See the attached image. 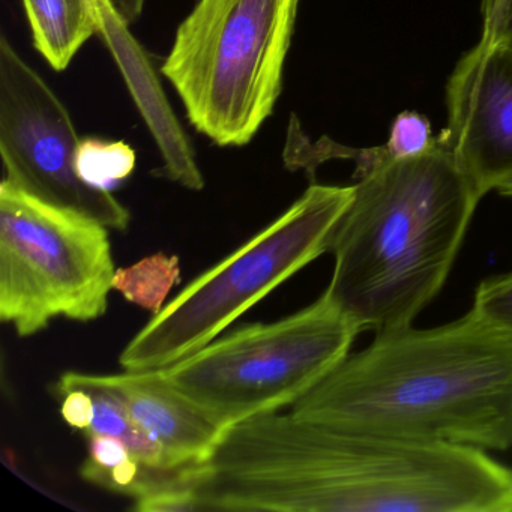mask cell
<instances>
[{"mask_svg": "<svg viewBox=\"0 0 512 512\" xmlns=\"http://www.w3.org/2000/svg\"><path fill=\"white\" fill-rule=\"evenodd\" d=\"M470 310L491 328L512 337V272L482 281Z\"/></svg>", "mask_w": 512, "mask_h": 512, "instance_id": "e0dca14e", "label": "cell"}, {"mask_svg": "<svg viewBox=\"0 0 512 512\" xmlns=\"http://www.w3.org/2000/svg\"><path fill=\"white\" fill-rule=\"evenodd\" d=\"M74 389H83L94 398V422L85 434L98 433L115 437L127 446L130 454L143 466L166 469L160 443L134 421L130 410L115 394L98 386L83 385Z\"/></svg>", "mask_w": 512, "mask_h": 512, "instance_id": "4fadbf2b", "label": "cell"}, {"mask_svg": "<svg viewBox=\"0 0 512 512\" xmlns=\"http://www.w3.org/2000/svg\"><path fill=\"white\" fill-rule=\"evenodd\" d=\"M116 268L109 227L0 185V320L20 338L56 317L94 322L109 308Z\"/></svg>", "mask_w": 512, "mask_h": 512, "instance_id": "52a82bcc", "label": "cell"}, {"mask_svg": "<svg viewBox=\"0 0 512 512\" xmlns=\"http://www.w3.org/2000/svg\"><path fill=\"white\" fill-rule=\"evenodd\" d=\"M86 437H88L89 457L82 467L106 472L136 460L127 446L115 437L98 433H89Z\"/></svg>", "mask_w": 512, "mask_h": 512, "instance_id": "d6986e66", "label": "cell"}, {"mask_svg": "<svg viewBox=\"0 0 512 512\" xmlns=\"http://www.w3.org/2000/svg\"><path fill=\"white\" fill-rule=\"evenodd\" d=\"M181 283V262L178 256L157 253L127 268L116 269L113 290L128 302L158 314L164 308L173 287Z\"/></svg>", "mask_w": 512, "mask_h": 512, "instance_id": "9a60e30c", "label": "cell"}, {"mask_svg": "<svg viewBox=\"0 0 512 512\" xmlns=\"http://www.w3.org/2000/svg\"><path fill=\"white\" fill-rule=\"evenodd\" d=\"M481 11V40L512 46V0H482Z\"/></svg>", "mask_w": 512, "mask_h": 512, "instance_id": "ffe728a7", "label": "cell"}, {"mask_svg": "<svg viewBox=\"0 0 512 512\" xmlns=\"http://www.w3.org/2000/svg\"><path fill=\"white\" fill-rule=\"evenodd\" d=\"M61 415L74 430L86 431L91 428L95 416L94 398L83 389H74L61 395Z\"/></svg>", "mask_w": 512, "mask_h": 512, "instance_id": "44dd1931", "label": "cell"}, {"mask_svg": "<svg viewBox=\"0 0 512 512\" xmlns=\"http://www.w3.org/2000/svg\"><path fill=\"white\" fill-rule=\"evenodd\" d=\"M197 511L512 512V467L470 446L268 413L191 472Z\"/></svg>", "mask_w": 512, "mask_h": 512, "instance_id": "6da1fadb", "label": "cell"}, {"mask_svg": "<svg viewBox=\"0 0 512 512\" xmlns=\"http://www.w3.org/2000/svg\"><path fill=\"white\" fill-rule=\"evenodd\" d=\"M35 49L53 70H67L83 46L98 35L95 0H23Z\"/></svg>", "mask_w": 512, "mask_h": 512, "instance_id": "7c38bea8", "label": "cell"}, {"mask_svg": "<svg viewBox=\"0 0 512 512\" xmlns=\"http://www.w3.org/2000/svg\"><path fill=\"white\" fill-rule=\"evenodd\" d=\"M301 0H197L161 73L188 121L221 148H242L277 106Z\"/></svg>", "mask_w": 512, "mask_h": 512, "instance_id": "277c9868", "label": "cell"}, {"mask_svg": "<svg viewBox=\"0 0 512 512\" xmlns=\"http://www.w3.org/2000/svg\"><path fill=\"white\" fill-rule=\"evenodd\" d=\"M76 167L86 184L112 191L136 169V152L124 142L86 139L80 142Z\"/></svg>", "mask_w": 512, "mask_h": 512, "instance_id": "2e32d148", "label": "cell"}, {"mask_svg": "<svg viewBox=\"0 0 512 512\" xmlns=\"http://www.w3.org/2000/svg\"><path fill=\"white\" fill-rule=\"evenodd\" d=\"M95 4L98 35L109 47L163 158V166L157 170V175L181 185L185 190L202 191L205 178L197 164L193 146L164 94L154 64L131 34L130 23L125 22L112 0H95Z\"/></svg>", "mask_w": 512, "mask_h": 512, "instance_id": "8fae6325", "label": "cell"}, {"mask_svg": "<svg viewBox=\"0 0 512 512\" xmlns=\"http://www.w3.org/2000/svg\"><path fill=\"white\" fill-rule=\"evenodd\" d=\"M112 2L116 10L124 17L125 22L133 25L142 16L146 0H112Z\"/></svg>", "mask_w": 512, "mask_h": 512, "instance_id": "7402d4cb", "label": "cell"}, {"mask_svg": "<svg viewBox=\"0 0 512 512\" xmlns=\"http://www.w3.org/2000/svg\"><path fill=\"white\" fill-rule=\"evenodd\" d=\"M359 332L325 292L283 319L215 338L163 373L223 433L292 407L349 356Z\"/></svg>", "mask_w": 512, "mask_h": 512, "instance_id": "8992f818", "label": "cell"}, {"mask_svg": "<svg viewBox=\"0 0 512 512\" xmlns=\"http://www.w3.org/2000/svg\"><path fill=\"white\" fill-rule=\"evenodd\" d=\"M302 421L418 442L512 448V337L466 316L379 332L290 410Z\"/></svg>", "mask_w": 512, "mask_h": 512, "instance_id": "7a4b0ae2", "label": "cell"}, {"mask_svg": "<svg viewBox=\"0 0 512 512\" xmlns=\"http://www.w3.org/2000/svg\"><path fill=\"white\" fill-rule=\"evenodd\" d=\"M352 187L311 184L250 241L191 281L119 356L124 370H164L220 337L284 281L328 253Z\"/></svg>", "mask_w": 512, "mask_h": 512, "instance_id": "5b68a950", "label": "cell"}, {"mask_svg": "<svg viewBox=\"0 0 512 512\" xmlns=\"http://www.w3.org/2000/svg\"><path fill=\"white\" fill-rule=\"evenodd\" d=\"M446 106L440 139L482 199L512 178V46L479 41L449 77Z\"/></svg>", "mask_w": 512, "mask_h": 512, "instance_id": "9c48e42d", "label": "cell"}, {"mask_svg": "<svg viewBox=\"0 0 512 512\" xmlns=\"http://www.w3.org/2000/svg\"><path fill=\"white\" fill-rule=\"evenodd\" d=\"M430 122L415 112H403L397 116L391 128L386 146L395 160L415 157L431 148L434 143Z\"/></svg>", "mask_w": 512, "mask_h": 512, "instance_id": "ac0fdd59", "label": "cell"}, {"mask_svg": "<svg viewBox=\"0 0 512 512\" xmlns=\"http://www.w3.org/2000/svg\"><path fill=\"white\" fill-rule=\"evenodd\" d=\"M497 191H499L502 196L512 199V178L508 179V181H506L505 184H503Z\"/></svg>", "mask_w": 512, "mask_h": 512, "instance_id": "603a6c76", "label": "cell"}, {"mask_svg": "<svg viewBox=\"0 0 512 512\" xmlns=\"http://www.w3.org/2000/svg\"><path fill=\"white\" fill-rule=\"evenodd\" d=\"M80 142L61 98L2 35L0 154L5 181L43 202L125 232L131 223L130 211L112 191L86 184L77 173Z\"/></svg>", "mask_w": 512, "mask_h": 512, "instance_id": "ba28073f", "label": "cell"}, {"mask_svg": "<svg viewBox=\"0 0 512 512\" xmlns=\"http://www.w3.org/2000/svg\"><path fill=\"white\" fill-rule=\"evenodd\" d=\"M388 146L377 148L353 149L338 145L328 137H322L319 142L313 143L304 131L295 115L290 118L287 130L286 146H284L283 160L290 172L305 170L314 178V172L320 164L328 160H352L356 164V178H362L371 170L376 169L385 161L392 160Z\"/></svg>", "mask_w": 512, "mask_h": 512, "instance_id": "5bb4252c", "label": "cell"}, {"mask_svg": "<svg viewBox=\"0 0 512 512\" xmlns=\"http://www.w3.org/2000/svg\"><path fill=\"white\" fill-rule=\"evenodd\" d=\"M83 385L106 389L127 406L134 421L160 443L166 469L203 463L220 439V428L167 380L163 370H124L109 376L67 371L56 391L64 395Z\"/></svg>", "mask_w": 512, "mask_h": 512, "instance_id": "30bf717a", "label": "cell"}, {"mask_svg": "<svg viewBox=\"0 0 512 512\" xmlns=\"http://www.w3.org/2000/svg\"><path fill=\"white\" fill-rule=\"evenodd\" d=\"M479 200L440 137L380 164L335 224L326 295L361 332L412 326L442 290Z\"/></svg>", "mask_w": 512, "mask_h": 512, "instance_id": "3957f363", "label": "cell"}]
</instances>
